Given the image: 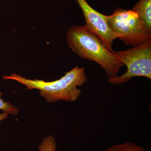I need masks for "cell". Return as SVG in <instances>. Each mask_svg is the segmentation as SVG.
Masks as SVG:
<instances>
[{
	"label": "cell",
	"instance_id": "cell-1",
	"mask_svg": "<svg viewBox=\"0 0 151 151\" xmlns=\"http://www.w3.org/2000/svg\"><path fill=\"white\" fill-rule=\"evenodd\" d=\"M66 40L70 49L78 56L96 62L108 78L118 76L124 66L115 54L110 51L97 35L85 26H73L68 30Z\"/></svg>",
	"mask_w": 151,
	"mask_h": 151
},
{
	"label": "cell",
	"instance_id": "cell-2",
	"mask_svg": "<svg viewBox=\"0 0 151 151\" xmlns=\"http://www.w3.org/2000/svg\"><path fill=\"white\" fill-rule=\"evenodd\" d=\"M4 80H12L26 86L27 89H36L48 103L60 100L74 102L78 100L81 93L78 88L88 81L84 68L76 66L65 73L59 79L52 81L28 79L16 73L3 76Z\"/></svg>",
	"mask_w": 151,
	"mask_h": 151
},
{
	"label": "cell",
	"instance_id": "cell-3",
	"mask_svg": "<svg viewBox=\"0 0 151 151\" xmlns=\"http://www.w3.org/2000/svg\"><path fill=\"white\" fill-rule=\"evenodd\" d=\"M105 17L111 29L127 45L137 46L151 40V32L132 10L119 8Z\"/></svg>",
	"mask_w": 151,
	"mask_h": 151
},
{
	"label": "cell",
	"instance_id": "cell-4",
	"mask_svg": "<svg viewBox=\"0 0 151 151\" xmlns=\"http://www.w3.org/2000/svg\"><path fill=\"white\" fill-rule=\"evenodd\" d=\"M120 61L127 67V71L116 77L108 78L111 84L119 85L136 77L151 78V40L127 50L115 52Z\"/></svg>",
	"mask_w": 151,
	"mask_h": 151
},
{
	"label": "cell",
	"instance_id": "cell-5",
	"mask_svg": "<svg viewBox=\"0 0 151 151\" xmlns=\"http://www.w3.org/2000/svg\"><path fill=\"white\" fill-rule=\"evenodd\" d=\"M81 8L86 22L85 26L95 34L110 51L113 52V42L119 38L108 25L105 15L92 8L86 0H75Z\"/></svg>",
	"mask_w": 151,
	"mask_h": 151
},
{
	"label": "cell",
	"instance_id": "cell-6",
	"mask_svg": "<svg viewBox=\"0 0 151 151\" xmlns=\"http://www.w3.org/2000/svg\"><path fill=\"white\" fill-rule=\"evenodd\" d=\"M132 10L137 14L146 28L151 32V0H139Z\"/></svg>",
	"mask_w": 151,
	"mask_h": 151
},
{
	"label": "cell",
	"instance_id": "cell-7",
	"mask_svg": "<svg viewBox=\"0 0 151 151\" xmlns=\"http://www.w3.org/2000/svg\"><path fill=\"white\" fill-rule=\"evenodd\" d=\"M104 151H147L140 146L131 142L116 144L109 147Z\"/></svg>",
	"mask_w": 151,
	"mask_h": 151
},
{
	"label": "cell",
	"instance_id": "cell-8",
	"mask_svg": "<svg viewBox=\"0 0 151 151\" xmlns=\"http://www.w3.org/2000/svg\"><path fill=\"white\" fill-rule=\"evenodd\" d=\"M38 149L39 151H56L57 142L55 138L52 135H49L44 138Z\"/></svg>",
	"mask_w": 151,
	"mask_h": 151
},
{
	"label": "cell",
	"instance_id": "cell-9",
	"mask_svg": "<svg viewBox=\"0 0 151 151\" xmlns=\"http://www.w3.org/2000/svg\"><path fill=\"white\" fill-rule=\"evenodd\" d=\"M2 94L0 92V109L4 111V113L16 116L19 113L18 108L14 106L9 102H5L2 99Z\"/></svg>",
	"mask_w": 151,
	"mask_h": 151
},
{
	"label": "cell",
	"instance_id": "cell-10",
	"mask_svg": "<svg viewBox=\"0 0 151 151\" xmlns=\"http://www.w3.org/2000/svg\"><path fill=\"white\" fill-rule=\"evenodd\" d=\"M9 114L6 113H0V122L2 120L6 119L8 116Z\"/></svg>",
	"mask_w": 151,
	"mask_h": 151
},
{
	"label": "cell",
	"instance_id": "cell-11",
	"mask_svg": "<svg viewBox=\"0 0 151 151\" xmlns=\"http://www.w3.org/2000/svg\"><path fill=\"white\" fill-rule=\"evenodd\" d=\"M0 13H1V11H0Z\"/></svg>",
	"mask_w": 151,
	"mask_h": 151
}]
</instances>
